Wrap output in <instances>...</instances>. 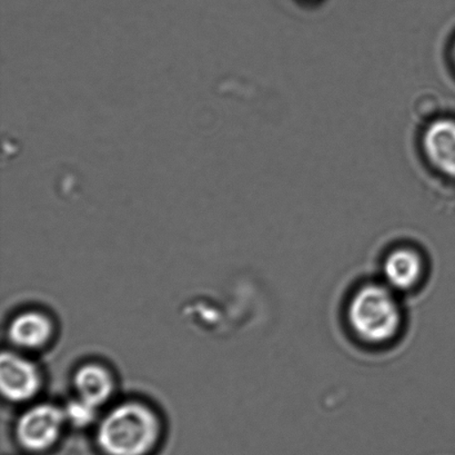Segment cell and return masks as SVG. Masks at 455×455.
Listing matches in <instances>:
<instances>
[{"label":"cell","instance_id":"cell-9","mask_svg":"<svg viewBox=\"0 0 455 455\" xmlns=\"http://www.w3.org/2000/svg\"><path fill=\"white\" fill-rule=\"evenodd\" d=\"M96 408L84 401L76 399L67 405L65 411L67 422H70L77 427H84L91 425L95 420Z\"/></svg>","mask_w":455,"mask_h":455},{"label":"cell","instance_id":"cell-3","mask_svg":"<svg viewBox=\"0 0 455 455\" xmlns=\"http://www.w3.org/2000/svg\"><path fill=\"white\" fill-rule=\"evenodd\" d=\"M66 422L64 410L56 405H34L17 421L18 443L29 452L47 451L60 440Z\"/></svg>","mask_w":455,"mask_h":455},{"label":"cell","instance_id":"cell-10","mask_svg":"<svg viewBox=\"0 0 455 455\" xmlns=\"http://www.w3.org/2000/svg\"><path fill=\"white\" fill-rule=\"evenodd\" d=\"M454 61H455V46H454Z\"/></svg>","mask_w":455,"mask_h":455},{"label":"cell","instance_id":"cell-4","mask_svg":"<svg viewBox=\"0 0 455 455\" xmlns=\"http://www.w3.org/2000/svg\"><path fill=\"white\" fill-rule=\"evenodd\" d=\"M427 260L420 249L399 245L383 258L382 282L401 296L420 288L427 278Z\"/></svg>","mask_w":455,"mask_h":455},{"label":"cell","instance_id":"cell-1","mask_svg":"<svg viewBox=\"0 0 455 455\" xmlns=\"http://www.w3.org/2000/svg\"><path fill=\"white\" fill-rule=\"evenodd\" d=\"M346 322L352 337L367 347L389 346L404 327L400 294L380 282H365L351 294L346 305Z\"/></svg>","mask_w":455,"mask_h":455},{"label":"cell","instance_id":"cell-2","mask_svg":"<svg viewBox=\"0 0 455 455\" xmlns=\"http://www.w3.org/2000/svg\"><path fill=\"white\" fill-rule=\"evenodd\" d=\"M162 423L157 413L140 402L111 409L98 427V448L105 455H148L157 447Z\"/></svg>","mask_w":455,"mask_h":455},{"label":"cell","instance_id":"cell-8","mask_svg":"<svg viewBox=\"0 0 455 455\" xmlns=\"http://www.w3.org/2000/svg\"><path fill=\"white\" fill-rule=\"evenodd\" d=\"M74 386L77 399L98 409L113 396L115 380L104 365L89 363L76 371Z\"/></svg>","mask_w":455,"mask_h":455},{"label":"cell","instance_id":"cell-5","mask_svg":"<svg viewBox=\"0 0 455 455\" xmlns=\"http://www.w3.org/2000/svg\"><path fill=\"white\" fill-rule=\"evenodd\" d=\"M0 386L4 399L27 402L37 395L42 374L30 360L15 352H4L0 360Z\"/></svg>","mask_w":455,"mask_h":455},{"label":"cell","instance_id":"cell-7","mask_svg":"<svg viewBox=\"0 0 455 455\" xmlns=\"http://www.w3.org/2000/svg\"><path fill=\"white\" fill-rule=\"evenodd\" d=\"M52 336V320L42 312H22L12 319L8 327L9 341L21 350L43 349Z\"/></svg>","mask_w":455,"mask_h":455},{"label":"cell","instance_id":"cell-6","mask_svg":"<svg viewBox=\"0 0 455 455\" xmlns=\"http://www.w3.org/2000/svg\"><path fill=\"white\" fill-rule=\"evenodd\" d=\"M422 147L436 171L455 178V120L440 118L427 125Z\"/></svg>","mask_w":455,"mask_h":455}]
</instances>
